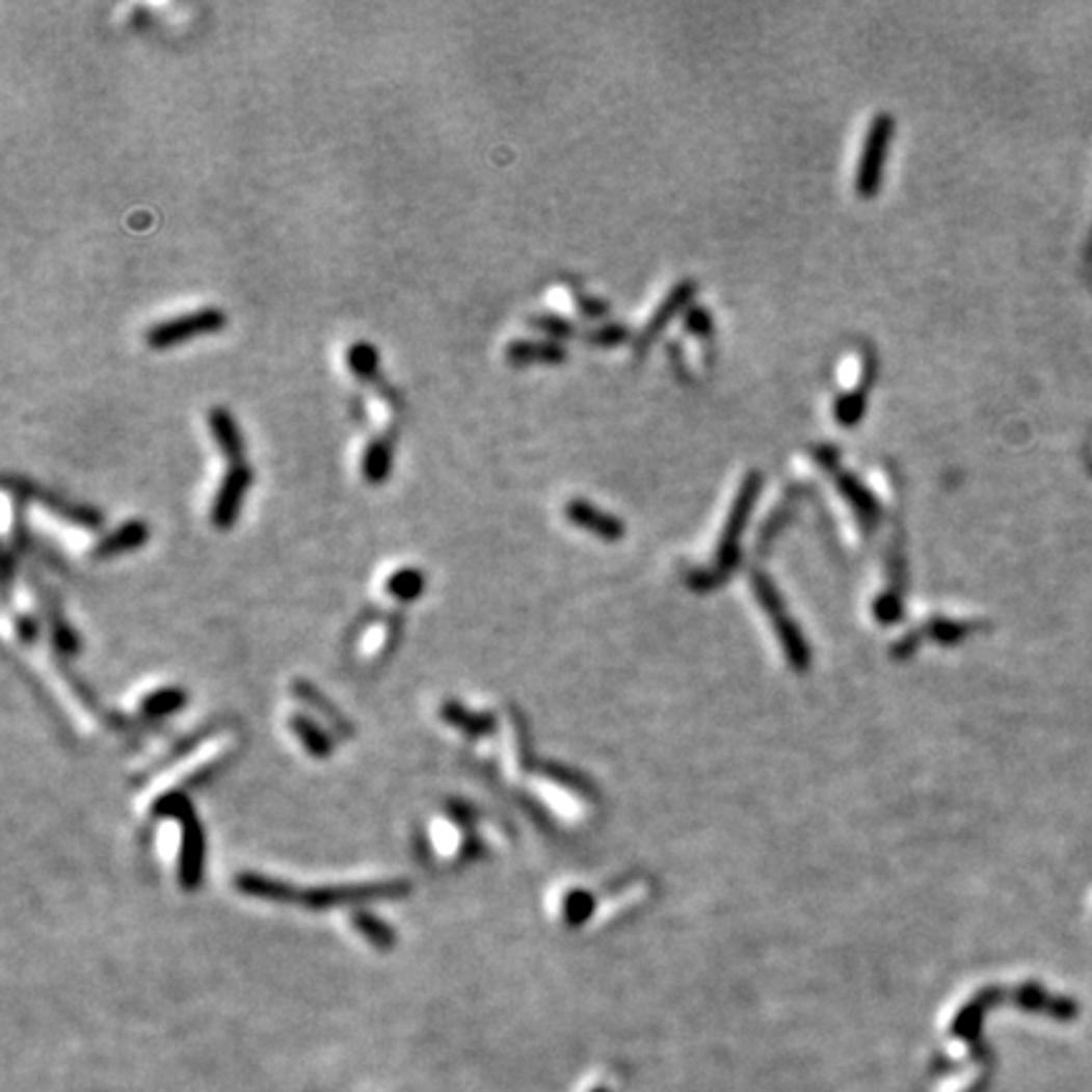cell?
<instances>
[{
    "mask_svg": "<svg viewBox=\"0 0 1092 1092\" xmlns=\"http://www.w3.org/2000/svg\"><path fill=\"white\" fill-rule=\"evenodd\" d=\"M506 357L516 367L536 365V362H541V365H559V362H564L566 357V349L554 340H516L506 349Z\"/></svg>",
    "mask_w": 1092,
    "mask_h": 1092,
    "instance_id": "11",
    "label": "cell"
},
{
    "mask_svg": "<svg viewBox=\"0 0 1092 1092\" xmlns=\"http://www.w3.org/2000/svg\"><path fill=\"white\" fill-rule=\"evenodd\" d=\"M686 326H688V331H693V335H700V337H705V335H711V331H714V326H711V314L705 312V309H700V307L688 309Z\"/></svg>",
    "mask_w": 1092,
    "mask_h": 1092,
    "instance_id": "25",
    "label": "cell"
},
{
    "mask_svg": "<svg viewBox=\"0 0 1092 1092\" xmlns=\"http://www.w3.org/2000/svg\"><path fill=\"white\" fill-rule=\"evenodd\" d=\"M441 716L446 718L448 723H453V726H458L460 731H469V734H486L490 726L488 716L471 714V711H465L463 705H458V703H443Z\"/></svg>",
    "mask_w": 1092,
    "mask_h": 1092,
    "instance_id": "20",
    "label": "cell"
},
{
    "mask_svg": "<svg viewBox=\"0 0 1092 1092\" xmlns=\"http://www.w3.org/2000/svg\"><path fill=\"white\" fill-rule=\"evenodd\" d=\"M347 365L359 382L379 390V395H390V390L382 388V379H379V354L370 342L352 344L347 352Z\"/></svg>",
    "mask_w": 1092,
    "mask_h": 1092,
    "instance_id": "13",
    "label": "cell"
},
{
    "mask_svg": "<svg viewBox=\"0 0 1092 1092\" xmlns=\"http://www.w3.org/2000/svg\"><path fill=\"white\" fill-rule=\"evenodd\" d=\"M393 443H390L388 437H372L370 446L365 448V455H362V476H365V481L372 483V486H379V483L388 481L390 473H393Z\"/></svg>",
    "mask_w": 1092,
    "mask_h": 1092,
    "instance_id": "12",
    "label": "cell"
},
{
    "mask_svg": "<svg viewBox=\"0 0 1092 1092\" xmlns=\"http://www.w3.org/2000/svg\"><path fill=\"white\" fill-rule=\"evenodd\" d=\"M531 326H534V329H539V331H544L549 340H554V342L569 340V337L580 335V331H577V326L571 324V321H566L562 317H554V314H544V317H534V319H531Z\"/></svg>",
    "mask_w": 1092,
    "mask_h": 1092,
    "instance_id": "23",
    "label": "cell"
},
{
    "mask_svg": "<svg viewBox=\"0 0 1092 1092\" xmlns=\"http://www.w3.org/2000/svg\"><path fill=\"white\" fill-rule=\"evenodd\" d=\"M289 726L291 731L296 734V739L301 741L303 749H307L312 756L317 758H324L329 756L331 753V739L326 736L324 728H319L317 723L312 721V718L301 716V714H294L289 718Z\"/></svg>",
    "mask_w": 1092,
    "mask_h": 1092,
    "instance_id": "15",
    "label": "cell"
},
{
    "mask_svg": "<svg viewBox=\"0 0 1092 1092\" xmlns=\"http://www.w3.org/2000/svg\"><path fill=\"white\" fill-rule=\"evenodd\" d=\"M352 926H354V931H357L362 938H367V941H370L379 951L393 949L395 941H397L393 928H390L384 921H379L377 915L367 913V910H354Z\"/></svg>",
    "mask_w": 1092,
    "mask_h": 1092,
    "instance_id": "17",
    "label": "cell"
},
{
    "mask_svg": "<svg viewBox=\"0 0 1092 1092\" xmlns=\"http://www.w3.org/2000/svg\"><path fill=\"white\" fill-rule=\"evenodd\" d=\"M208 425H210V435H213L215 446H218L220 455H223L228 463L231 465L245 463V441H243L241 430H238V423L231 415V410H225V407H213L208 415Z\"/></svg>",
    "mask_w": 1092,
    "mask_h": 1092,
    "instance_id": "7",
    "label": "cell"
},
{
    "mask_svg": "<svg viewBox=\"0 0 1092 1092\" xmlns=\"http://www.w3.org/2000/svg\"><path fill=\"white\" fill-rule=\"evenodd\" d=\"M696 291H698L696 282H681L678 286H675V289L670 291L668 299L660 303L658 312L652 314L650 321H647L645 329L640 331L638 344H635V352L645 354L647 349H650V344L656 342V337L660 335V331H663L665 326H668V321L673 319V317H678V314L686 307L691 309V301H693V296H696Z\"/></svg>",
    "mask_w": 1092,
    "mask_h": 1092,
    "instance_id": "6",
    "label": "cell"
},
{
    "mask_svg": "<svg viewBox=\"0 0 1092 1092\" xmlns=\"http://www.w3.org/2000/svg\"><path fill=\"white\" fill-rule=\"evenodd\" d=\"M294 693H296V696H299L301 700H307V703L317 705V711H319V714H324L326 718H329V721H331V723H335V726H337V728H340V731H347V728H349V723H347V721H344V718L340 716V711H335V705H331V703H329V700H326V698H321V696H319V693H317V691H314V688H312V686H309V683H296V686H294Z\"/></svg>",
    "mask_w": 1092,
    "mask_h": 1092,
    "instance_id": "22",
    "label": "cell"
},
{
    "mask_svg": "<svg viewBox=\"0 0 1092 1092\" xmlns=\"http://www.w3.org/2000/svg\"><path fill=\"white\" fill-rule=\"evenodd\" d=\"M250 483H254V471L248 469V463L228 465L218 494L213 499V509H210V522H213L215 529L228 531L236 524Z\"/></svg>",
    "mask_w": 1092,
    "mask_h": 1092,
    "instance_id": "5",
    "label": "cell"
},
{
    "mask_svg": "<svg viewBox=\"0 0 1092 1092\" xmlns=\"http://www.w3.org/2000/svg\"><path fill=\"white\" fill-rule=\"evenodd\" d=\"M837 483H840V488H843V494L848 496V499H852V504H855V509L860 511L862 516L873 518L875 513H878V509H875V504H873V496H870L868 490L862 488L860 483H857L855 476H848V473H840Z\"/></svg>",
    "mask_w": 1092,
    "mask_h": 1092,
    "instance_id": "21",
    "label": "cell"
},
{
    "mask_svg": "<svg viewBox=\"0 0 1092 1092\" xmlns=\"http://www.w3.org/2000/svg\"><path fill=\"white\" fill-rule=\"evenodd\" d=\"M410 885L402 880H388V883H357V885H335V887H314L299 896V903L309 908H329V905L359 903V901H379V898H402L407 896Z\"/></svg>",
    "mask_w": 1092,
    "mask_h": 1092,
    "instance_id": "4",
    "label": "cell"
},
{
    "mask_svg": "<svg viewBox=\"0 0 1092 1092\" xmlns=\"http://www.w3.org/2000/svg\"><path fill=\"white\" fill-rule=\"evenodd\" d=\"M225 321V314L220 312V309H201V312H190L183 314V317H175L150 326V329L144 331V342H148L150 349H172L178 347V344L195 340V337L215 335V331L223 329Z\"/></svg>",
    "mask_w": 1092,
    "mask_h": 1092,
    "instance_id": "2",
    "label": "cell"
},
{
    "mask_svg": "<svg viewBox=\"0 0 1092 1092\" xmlns=\"http://www.w3.org/2000/svg\"><path fill=\"white\" fill-rule=\"evenodd\" d=\"M594 1092H610V1090H594Z\"/></svg>",
    "mask_w": 1092,
    "mask_h": 1092,
    "instance_id": "27",
    "label": "cell"
},
{
    "mask_svg": "<svg viewBox=\"0 0 1092 1092\" xmlns=\"http://www.w3.org/2000/svg\"><path fill=\"white\" fill-rule=\"evenodd\" d=\"M566 516H569L577 527L594 531V534L607 536V539H615V536L622 534V524L617 522L615 516L597 511L592 504H587V501H571V504L566 506Z\"/></svg>",
    "mask_w": 1092,
    "mask_h": 1092,
    "instance_id": "14",
    "label": "cell"
},
{
    "mask_svg": "<svg viewBox=\"0 0 1092 1092\" xmlns=\"http://www.w3.org/2000/svg\"><path fill=\"white\" fill-rule=\"evenodd\" d=\"M155 815L175 817L183 822V850H180V883L188 890L197 887L203 878V862H206V837H203L201 822L192 811L190 799L183 792H170L157 799Z\"/></svg>",
    "mask_w": 1092,
    "mask_h": 1092,
    "instance_id": "1",
    "label": "cell"
},
{
    "mask_svg": "<svg viewBox=\"0 0 1092 1092\" xmlns=\"http://www.w3.org/2000/svg\"><path fill=\"white\" fill-rule=\"evenodd\" d=\"M870 382H873V367H868V370H865V377H862L860 388L840 397L837 405H834V418H837L840 423L845 425V428H852V425H855L857 420H860L862 415H865Z\"/></svg>",
    "mask_w": 1092,
    "mask_h": 1092,
    "instance_id": "16",
    "label": "cell"
},
{
    "mask_svg": "<svg viewBox=\"0 0 1092 1092\" xmlns=\"http://www.w3.org/2000/svg\"><path fill=\"white\" fill-rule=\"evenodd\" d=\"M16 624H19V635H21L23 640L36 638V622H33L28 615H19V620H16Z\"/></svg>",
    "mask_w": 1092,
    "mask_h": 1092,
    "instance_id": "26",
    "label": "cell"
},
{
    "mask_svg": "<svg viewBox=\"0 0 1092 1092\" xmlns=\"http://www.w3.org/2000/svg\"><path fill=\"white\" fill-rule=\"evenodd\" d=\"M185 700H188V693L180 691V688H160V691L144 696L142 703H139V711L150 718H162L175 714L180 705H185Z\"/></svg>",
    "mask_w": 1092,
    "mask_h": 1092,
    "instance_id": "19",
    "label": "cell"
},
{
    "mask_svg": "<svg viewBox=\"0 0 1092 1092\" xmlns=\"http://www.w3.org/2000/svg\"><path fill=\"white\" fill-rule=\"evenodd\" d=\"M624 337H628V329H624L622 324H605L600 326V329L584 335V340L592 342L594 347H617Z\"/></svg>",
    "mask_w": 1092,
    "mask_h": 1092,
    "instance_id": "24",
    "label": "cell"
},
{
    "mask_svg": "<svg viewBox=\"0 0 1092 1092\" xmlns=\"http://www.w3.org/2000/svg\"><path fill=\"white\" fill-rule=\"evenodd\" d=\"M238 893L250 898H261V901H276V903H296L301 893L289 883H282L276 878H266V875L256 873H243L236 878Z\"/></svg>",
    "mask_w": 1092,
    "mask_h": 1092,
    "instance_id": "10",
    "label": "cell"
},
{
    "mask_svg": "<svg viewBox=\"0 0 1092 1092\" xmlns=\"http://www.w3.org/2000/svg\"><path fill=\"white\" fill-rule=\"evenodd\" d=\"M19 494L23 496H33V499L41 501V504L46 506L49 511H54L56 516L66 518V522L76 524V527H84V529H99L104 524V516L99 513L97 509H91V506H81V504H72V501L61 499V496H54L49 494V490H41V488H31V486H21Z\"/></svg>",
    "mask_w": 1092,
    "mask_h": 1092,
    "instance_id": "8",
    "label": "cell"
},
{
    "mask_svg": "<svg viewBox=\"0 0 1092 1092\" xmlns=\"http://www.w3.org/2000/svg\"><path fill=\"white\" fill-rule=\"evenodd\" d=\"M384 589H388L390 597L400 600V603H412V600H418L420 594H423L425 577L423 571L410 569V566H407V569H397L390 575Z\"/></svg>",
    "mask_w": 1092,
    "mask_h": 1092,
    "instance_id": "18",
    "label": "cell"
},
{
    "mask_svg": "<svg viewBox=\"0 0 1092 1092\" xmlns=\"http://www.w3.org/2000/svg\"><path fill=\"white\" fill-rule=\"evenodd\" d=\"M893 132H896V119L890 114H878L870 125L865 148L860 155V167H857V192L862 197H873L880 190V180H883V162L887 155V144H890Z\"/></svg>",
    "mask_w": 1092,
    "mask_h": 1092,
    "instance_id": "3",
    "label": "cell"
},
{
    "mask_svg": "<svg viewBox=\"0 0 1092 1092\" xmlns=\"http://www.w3.org/2000/svg\"><path fill=\"white\" fill-rule=\"evenodd\" d=\"M148 539H150L148 522H139V518H134V522L122 524V527L114 529L112 534L104 536V539L95 547L91 557H95V559L119 557V554L134 552V549L144 547V544H148Z\"/></svg>",
    "mask_w": 1092,
    "mask_h": 1092,
    "instance_id": "9",
    "label": "cell"
}]
</instances>
